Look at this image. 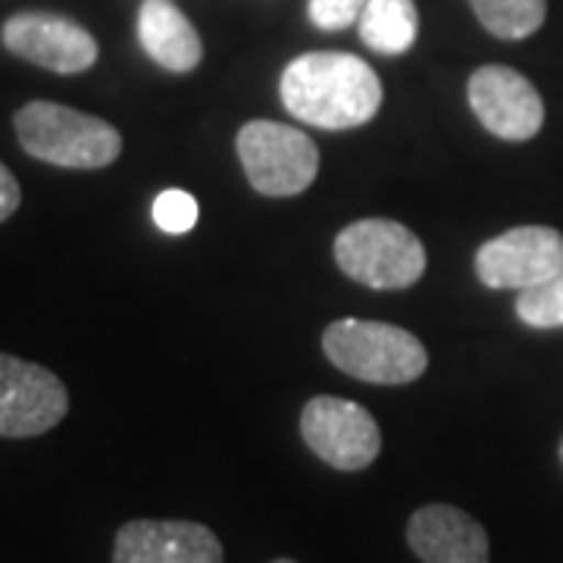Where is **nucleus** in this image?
I'll return each mask as SVG.
<instances>
[{
	"mask_svg": "<svg viewBox=\"0 0 563 563\" xmlns=\"http://www.w3.org/2000/svg\"><path fill=\"white\" fill-rule=\"evenodd\" d=\"M476 20L495 38L520 41L539 32L548 13V0H470Z\"/></svg>",
	"mask_w": 563,
	"mask_h": 563,
	"instance_id": "obj_15",
	"label": "nucleus"
},
{
	"mask_svg": "<svg viewBox=\"0 0 563 563\" xmlns=\"http://www.w3.org/2000/svg\"><path fill=\"white\" fill-rule=\"evenodd\" d=\"M363 7L366 0H310L307 13H310V22L322 32H342L361 20Z\"/></svg>",
	"mask_w": 563,
	"mask_h": 563,
	"instance_id": "obj_18",
	"label": "nucleus"
},
{
	"mask_svg": "<svg viewBox=\"0 0 563 563\" xmlns=\"http://www.w3.org/2000/svg\"><path fill=\"white\" fill-rule=\"evenodd\" d=\"M113 563H222V544L201 523L132 520L117 532Z\"/></svg>",
	"mask_w": 563,
	"mask_h": 563,
	"instance_id": "obj_11",
	"label": "nucleus"
},
{
	"mask_svg": "<svg viewBox=\"0 0 563 563\" xmlns=\"http://www.w3.org/2000/svg\"><path fill=\"white\" fill-rule=\"evenodd\" d=\"M0 38L20 60L60 76H76L98 63V41L91 38V32L57 13H16L3 22Z\"/></svg>",
	"mask_w": 563,
	"mask_h": 563,
	"instance_id": "obj_9",
	"label": "nucleus"
},
{
	"mask_svg": "<svg viewBox=\"0 0 563 563\" xmlns=\"http://www.w3.org/2000/svg\"><path fill=\"white\" fill-rule=\"evenodd\" d=\"M407 542L422 563H488V536L451 504L420 507L407 523Z\"/></svg>",
	"mask_w": 563,
	"mask_h": 563,
	"instance_id": "obj_12",
	"label": "nucleus"
},
{
	"mask_svg": "<svg viewBox=\"0 0 563 563\" xmlns=\"http://www.w3.org/2000/svg\"><path fill=\"white\" fill-rule=\"evenodd\" d=\"M335 263L347 279L376 291L410 288L426 273V247L395 220H357L339 232Z\"/></svg>",
	"mask_w": 563,
	"mask_h": 563,
	"instance_id": "obj_4",
	"label": "nucleus"
},
{
	"mask_svg": "<svg viewBox=\"0 0 563 563\" xmlns=\"http://www.w3.org/2000/svg\"><path fill=\"white\" fill-rule=\"evenodd\" d=\"M13 129L29 157L63 169H103L122 154L117 125L54 101L25 103Z\"/></svg>",
	"mask_w": 563,
	"mask_h": 563,
	"instance_id": "obj_2",
	"label": "nucleus"
},
{
	"mask_svg": "<svg viewBox=\"0 0 563 563\" xmlns=\"http://www.w3.org/2000/svg\"><path fill=\"white\" fill-rule=\"evenodd\" d=\"M322 351L344 376L373 385L417 383L429 354L401 325L376 320H339L322 332Z\"/></svg>",
	"mask_w": 563,
	"mask_h": 563,
	"instance_id": "obj_3",
	"label": "nucleus"
},
{
	"mask_svg": "<svg viewBox=\"0 0 563 563\" xmlns=\"http://www.w3.org/2000/svg\"><path fill=\"white\" fill-rule=\"evenodd\" d=\"M69 410L66 385L38 363L0 354V439H35Z\"/></svg>",
	"mask_w": 563,
	"mask_h": 563,
	"instance_id": "obj_7",
	"label": "nucleus"
},
{
	"mask_svg": "<svg viewBox=\"0 0 563 563\" xmlns=\"http://www.w3.org/2000/svg\"><path fill=\"white\" fill-rule=\"evenodd\" d=\"M273 563H295V561H273Z\"/></svg>",
	"mask_w": 563,
	"mask_h": 563,
	"instance_id": "obj_20",
	"label": "nucleus"
},
{
	"mask_svg": "<svg viewBox=\"0 0 563 563\" xmlns=\"http://www.w3.org/2000/svg\"><path fill=\"white\" fill-rule=\"evenodd\" d=\"M285 110L295 120L342 132L369 122L383 107V81L354 54L317 51L285 66L279 79Z\"/></svg>",
	"mask_w": 563,
	"mask_h": 563,
	"instance_id": "obj_1",
	"label": "nucleus"
},
{
	"mask_svg": "<svg viewBox=\"0 0 563 563\" xmlns=\"http://www.w3.org/2000/svg\"><path fill=\"white\" fill-rule=\"evenodd\" d=\"M561 463H563V442H561Z\"/></svg>",
	"mask_w": 563,
	"mask_h": 563,
	"instance_id": "obj_21",
	"label": "nucleus"
},
{
	"mask_svg": "<svg viewBox=\"0 0 563 563\" xmlns=\"http://www.w3.org/2000/svg\"><path fill=\"white\" fill-rule=\"evenodd\" d=\"M470 107L485 129L504 141H529L544 122L542 95L536 85L510 66H479L470 85Z\"/></svg>",
	"mask_w": 563,
	"mask_h": 563,
	"instance_id": "obj_10",
	"label": "nucleus"
},
{
	"mask_svg": "<svg viewBox=\"0 0 563 563\" xmlns=\"http://www.w3.org/2000/svg\"><path fill=\"white\" fill-rule=\"evenodd\" d=\"M563 269V235L548 225H520L476 251V276L485 288H536Z\"/></svg>",
	"mask_w": 563,
	"mask_h": 563,
	"instance_id": "obj_8",
	"label": "nucleus"
},
{
	"mask_svg": "<svg viewBox=\"0 0 563 563\" xmlns=\"http://www.w3.org/2000/svg\"><path fill=\"white\" fill-rule=\"evenodd\" d=\"M139 41L144 54L169 73H191L203 57L198 29L169 0H144L141 3Z\"/></svg>",
	"mask_w": 563,
	"mask_h": 563,
	"instance_id": "obj_13",
	"label": "nucleus"
},
{
	"mask_svg": "<svg viewBox=\"0 0 563 563\" xmlns=\"http://www.w3.org/2000/svg\"><path fill=\"white\" fill-rule=\"evenodd\" d=\"M235 147L247 181L266 198H295L307 191L320 173L317 144L301 129L285 122H247L235 139Z\"/></svg>",
	"mask_w": 563,
	"mask_h": 563,
	"instance_id": "obj_5",
	"label": "nucleus"
},
{
	"mask_svg": "<svg viewBox=\"0 0 563 563\" xmlns=\"http://www.w3.org/2000/svg\"><path fill=\"white\" fill-rule=\"evenodd\" d=\"M22 203V188L16 176L0 163V222H7Z\"/></svg>",
	"mask_w": 563,
	"mask_h": 563,
	"instance_id": "obj_19",
	"label": "nucleus"
},
{
	"mask_svg": "<svg viewBox=\"0 0 563 563\" xmlns=\"http://www.w3.org/2000/svg\"><path fill=\"white\" fill-rule=\"evenodd\" d=\"M301 435L322 463L342 473L366 470L383 451V432L373 413L363 404L332 395H320L303 407Z\"/></svg>",
	"mask_w": 563,
	"mask_h": 563,
	"instance_id": "obj_6",
	"label": "nucleus"
},
{
	"mask_svg": "<svg viewBox=\"0 0 563 563\" xmlns=\"http://www.w3.org/2000/svg\"><path fill=\"white\" fill-rule=\"evenodd\" d=\"M517 317L532 329H561L563 325V269L554 279L526 288L517 298Z\"/></svg>",
	"mask_w": 563,
	"mask_h": 563,
	"instance_id": "obj_16",
	"label": "nucleus"
},
{
	"mask_svg": "<svg viewBox=\"0 0 563 563\" xmlns=\"http://www.w3.org/2000/svg\"><path fill=\"white\" fill-rule=\"evenodd\" d=\"M198 201L181 191V188H166L154 198V207H151V217H154V225L166 232V235H185L198 225Z\"/></svg>",
	"mask_w": 563,
	"mask_h": 563,
	"instance_id": "obj_17",
	"label": "nucleus"
},
{
	"mask_svg": "<svg viewBox=\"0 0 563 563\" xmlns=\"http://www.w3.org/2000/svg\"><path fill=\"white\" fill-rule=\"evenodd\" d=\"M357 29L369 51L383 57H401L417 41L420 13L413 0H366Z\"/></svg>",
	"mask_w": 563,
	"mask_h": 563,
	"instance_id": "obj_14",
	"label": "nucleus"
}]
</instances>
